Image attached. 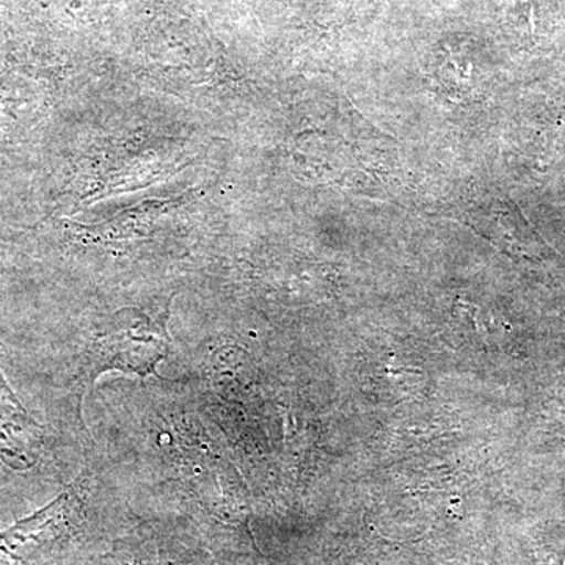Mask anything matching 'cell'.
<instances>
[{
    "label": "cell",
    "instance_id": "obj_1",
    "mask_svg": "<svg viewBox=\"0 0 565 565\" xmlns=\"http://www.w3.org/2000/svg\"><path fill=\"white\" fill-rule=\"evenodd\" d=\"M170 338L166 322L143 311L122 310L98 334L87 353L82 377L95 381L104 371H122L141 377L156 374V366L169 353Z\"/></svg>",
    "mask_w": 565,
    "mask_h": 565
},
{
    "label": "cell",
    "instance_id": "obj_2",
    "mask_svg": "<svg viewBox=\"0 0 565 565\" xmlns=\"http://www.w3.org/2000/svg\"><path fill=\"white\" fill-rule=\"evenodd\" d=\"M51 457L46 429L22 407L0 370V473L29 481Z\"/></svg>",
    "mask_w": 565,
    "mask_h": 565
}]
</instances>
